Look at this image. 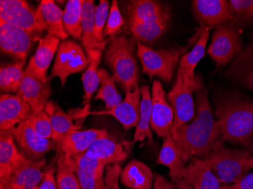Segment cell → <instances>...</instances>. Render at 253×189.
<instances>
[{
  "mask_svg": "<svg viewBox=\"0 0 253 189\" xmlns=\"http://www.w3.org/2000/svg\"><path fill=\"white\" fill-rule=\"evenodd\" d=\"M234 18L233 22L242 30L253 27V0H231Z\"/></svg>",
  "mask_w": 253,
  "mask_h": 189,
  "instance_id": "obj_38",
  "label": "cell"
},
{
  "mask_svg": "<svg viewBox=\"0 0 253 189\" xmlns=\"http://www.w3.org/2000/svg\"><path fill=\"white\" fill-rule=\"evenodd\" d=\"M203 87L202 79L197 75H195L193 77L185 78L180 74H177L174 86L166 96L174 111L173 130L187 124L194 117L193 92Z\"/></svg>",
  "mask_w": 253,
  "mask_h": 189,
  "instance_id": "obj_6",
  "label": "cell"
},
{
  "mask_svg": "<svg viewBox=\"0 0 253 189\" xmlns=\"http://www.w3.org/2000/svg\"><path fill=\"white\" fill-rule=\"evenodd\" d=\"M137 41L126 34H118L110 38L105 49V62L110 68L115 82L125 92L138 87L140 72L136 58Z\"/></svg>",
  "mask_w": 253,
  "mask_h": 189,
  "instance_id": "obj_3",
  "label": "cell"
},
{
  "mask_svg": "<svg viewBox=\"0 0 253 189\" xmlns=\"http://www.w3.org/2000/svg\"><path fill=\"white\" fill-rule=\"evenodd\" d=\"M156 163L164 165L169 169V176L173 183H177L179 181L182 170L185 167V163L182 160L171 134L163 139V146Z\"/></svg>",
  "mask_w": 253,
  "mask_h": 189,
  "instance_id": "obj_28",
  "label": "cell"
},
{
  "mask_svg": "<svg viewBox=\"0 0 253 189\" xmlns=\"http://www.w3.org/2000/svg\"><path fill=\"white\" fill-rule=\"evenodd\" d=\"M141 89L136 87L132 92H126L125 99L110 110L99 112H86V114H108L114 116L123 126L125 131L138 125L140 120V107L141 102Z\"/></svg>",
  "mask_w": 253,
  "mask_h": 189,
  "instance_id": "obj_19",
  "label": "cell"
},
{
  "mask_svg": "<svg viewBox=\"0 0 253 189\" xmlns=\"http://www.w3.org/2000/svg\"><path fill=\"white\" fill-rule=\"evenodd\" d=\"M32 111L28 103L18 95L1 93L0 96V129L10 131L28 120Z\"/></svg>",
  "mask_w": 253,
  "mask_h": 189,
  "instance_id": "obj_17",
  "label": "cell"
},
{
  "mask_svg": "<svg viewBox=\"0 0 253 189\" xmlns=\"http://www.w3.org/2000/svg\"><path fill=\"white\" fill-rule=\"evenodd\" d=\"M42 17L48 27L47 34L59 38L61 40L68 39L63 23V11L53 0H42L39 5Z\"/></svg>",
  "mask_w": 253,
  "mask_h": 189,
  "instance_id": "obj_31",
  "label": "cell"
},
{
  "mask_svg": "<svg viewBox=\"0 0 253 189\" xmlns=\"http://www.w3.org/2000/svg\"><path fill=\"white\" fill-rule=\"evenodd\" d=\"M86 153L99 159L107 166L124 161L128 156V147L109 135L107 137L96 141Z\"/></svg>",
  "mask_w": 253,
  "mask_h": 189,
  "instance_id": "obj_24",
  "label": "cell"
},
{
  "mask_svg": "<svg viewBox=\"0 0 253 189\" xmlns=\"http://www.w3.org/2000/svg\"><path fill=\"white\" fill-rule=\"evenodd\" d=\"M138 58L140 59L143 72L150 77L160 78L166 82L173 79L177 65L180 63L182 48L153 49L141 42H137Z\"/></svg>",
  "mask_w": 253,
  "mask_h": 189,
  "instance_id": "obj_5",
  "label": "cell"
},
{
  "mask_svg": "<svg viewBox=\"0 0 253 189\" xmlns=\"http://www.w3.org/2000/svg\"><path fill=\"white\" fill-rule=\"evenodd\" d=\"M154 174L145 163L133 159L125 166L120 176L123 186L131 189H152Z\"/></svg>",
  "mask_w": 253,
  "mask_h": 189,
  "instance_id": "obj_26",
  "label": "cell"
},
{
  "mask_svg": "<svg viewBox=\"0 0 253 189\" xmlns=\"http://www.w3.org/2000/svg\"><path fill=\"white\" fill-rule=\"evenodd\" d=\"M18 149L13 134L1 132L0 136V188L5 186L17 169L28 161Z\"/></svg>",
  "mask_w": 253,
  "mask_h": 189,
  "instance_id": "obj_18",
  "label": "cell"
},
{
  "mask_svg": "<svg viewBox=\"0 0 253 189\" xmlns=\"http://www.w3.org/2000/svg\"><path fill=\"white\" fill-rule=\"evenodd\" d=\"M75 166L86 171L103 176L106 165L96 157L89 155L88 153H81L70 158Z\"/></svg>",
  "mask_w": 253,
  "mask_h": 189,
  "instance_id": "obj_42",
  "label": "cell"
},
{
  "mask_svg": "<svg viewBox=\"0 0 253 189\" xmlns=\"http://www.w3.org/2000/svg\"><path fill=\"white\" fill-rule=\"evenodd\" d=\"M216 123L221 143L244 147L253 153V99L234 89L214 98Z\"/></svg>",
  "mask_w": 253,
  "mask_h": 189,
  "instance_id": "obj_1",
  "label": "cell"
},
{
  "mask_svg": "<svg viewBox=\"0 0 253 189\" xmlns=\"http://www.w3.org/2000/svg\"><path fill=\"white\" fill-rule=\"evenodd\" d=\"M109 135V132L104 129L78 130L67 136L58 149V151L62 152L66 158H72L85 153L96 141L107 137Z\"/></svg>",
  "mask_w": 253,
  "mask_h": 189,
  "instance_id": "obj_22",
  "label": "cell"
},
{
  "mask_svg": "<svg viewBox=\"0 0 253 189\" xmlns=\"http://www.w3.org/2000/svg\"><path fill=\"white\" fill-rule=\"evenodd\" d=\"M242 30L235 23H228L215 29L209 46L208 52L217 65V69L231 63L234 58L244 49Z\"/></svg>",
  "mask_w": 253,
  "mask_h": 189,
  "instance_id": "obj_7",
  "label": "cell"
},
{
  "mask_svg": "<svg viewBox=\"0 0 253 189\" xmlns=\"http://www.w3.org/2000/svg\"><path fill=\"white\" fill-rule=\"evenodd\" d=\"M25 65L20 61L2 64L0 68V89L2 93H18L21 81L25 76Z\"/></svg>",
  "mask_w": 253,
  "mask_h": 189,
  "instance_id": "obj_34",
  "label": "cell"
},
{
  "mask_svg": "<svg viewBox=\"0 0 253 189\" xmlns=\"http://www.w3.org/2000/svg\"><path fill=\"white\" fill-rule=\"evenodd\" d=\"M96 5L93 0H84L82 6V45L86 55L93 49L104 51L110 38L103 43H98L94 38Z\"/></svg>",
  "mask_w": 253,
  "mask_h": 189,
  "instance_id": "obj_27",
  "label": "cell"
},
{
  "mask_svg": "<svg viewBox=\"0 0 253 189\" xmlns=\"http://www.w3.org/2000/svg\"><path fill=\"white\" fill-rule=\"evenodd\" d=\"M196 92L197 117L192 123L171 133L182 160L185 163L195 158H207L213 148L221 143L209 101L208 90L203 86Z\"/></svg>",
  "mask_w": 253,
  "mask_h": 189,
  "instance_id": "obj_2",
  "label": "cell"
},
{
  "mask_svg": "<svg viewBox=\"0 0 253 189\" xmlns=\"http://www.w3.org/2000/svg\"><path fill=\"white\" fill-rule=\"evenodd\" d=\"M67 159L69 160L72 169L76 173L82 189H109L105 183L103 176L79 168L75 166L70 158Z\"/></svg>",
  "mask_w": 253,
  "mask_h": 189,
  "instance_id": "obj_39",
  "label": "cell"
},
{
  "mask_svg": "<svg viewBox=\"0 0 253 189\" xmlns=\"http://www.w3.org/2000/svg\"><path fill=\"white\" fill-rule=\"evenodd\" d=\"M37 189H57L56 179L54 176V170L48 169Z\"/></svg>",
  "mask_w": 253,
  "mask_h": 189,
  "instance_id": "obj_46",
  "label": "cell"
},
{
  "mask_svg": "<svg viewBox=\"0 0 253 189\" xmlns=\"http://www.w3.org/2000/svg\"><path fill=\"white\" fill-rule=\"evenodd\" d=\"M151 129L159 136L166 138L171 134L174 126V111L168 102L160 81L155 79L152 86Z\"/></svg>",
  "mask_w": 253,
  "mask_h": 189,
  "instance_id": "obj_13",
  "label": "cell"
},
{
  "mask_svg": "<svg viewBox=\"0 0 253 189\" xmlns=\"http://www.w3.org/2000/svg\"><path fill=\"white\" fill-rule=\"evenodd\" d=\"M0 20L30 32L43 34L48 31L39 6L34 8L25 0H1Z\"/></svg>",
  "mask_w": 253,
  "mask_h": 189,
  "instance_id": "obj_8",
  "label": "cell"
},
{
  "mask_svg": "<svg viewBox=\"0 0 253 189\" xmlns=\"http://www.w3.org/2000/svg\"><path fill=\"white\" fill-rule=\"evenodd\" d=\"M59 152L57 159V189H82L78 176L71 166L69 160Z\"/></svg>",
  "mask_w": 253,
  "mask_h": 189,
  "instance_id": "obj_37",
  "label": "cell"
},
{
  "mask_svg": "<svg viewBox=\"0 0 253 189\" xmlns=\"http://www.w3.org/2000/svg\"><path fill=\"white\" fill-rule=\"evenodd\" d=\"M88 65L89 59L83 47L75 39H67L59 44L49 78H59L63 87L68 76L83 72Z\"/></svg>",
  "mask_w": 253,
  "mask_h": 189,
  "instance_id": "obj_9",
  "label": "cell"
},
{
  "mask_svg": "<svg viewBox=\"0 0 253 189\" xmlns=\"http://www.w3.org/2000/svg\"><path fill=\"white\" fill-rule=\"evenodd\" d=\"M84 0H69L63 11V23L65 31L75 40H81L82 37V6Z\"/></svg>",
  "mask_w": 253,
  "mask_h": 189,
  "instance_id": "obj_35",
  "label": "cell"
},
{
  "mask_svg": "<svg viewBox=\"0 0 253 189\" xmlns=\"http://www.w3.org/2000/svg\"><path fill=\"white\" fill-rule=\"evenodd\" d=\"M45 111L50 118L52 127V139L56 143L58 149L68 135L78 131L81 127L74 123L72 115L65 113L62 108L53 101H49Z\"/></svg>",
  "mask_w": 253,
  "mask_h": 189,
  "instance_id": "obj_25",
  "label": "cell"
},
{
  "mask_svg": "<svg viewBox=\"0 0 253 189\" xmlns=\"http://www.w3.org/2000/svg\"><path fill=\"white\" fill-rule=\"evenodd\" d=\"M207 158L211 170L221 185L237 183L253 168V153L247 149H228L219 143Z\"/></svg>",
  "mask_w": 253,
  "mask_h": 189,
  "instance_id": "obj_4",
  "label": "cell"
},
{
  "mask_svg": "<svg viewBox=\"0 0 253 189\" xmlns=\"http://www.w3.org/2000/svg\"><path fill=\"white\" fill-rule=\"evenodd\" d=\"M110 7V2L108 0H100L99 5H96L95 13L94 38L98 43H103L109 39H105L103 32L106 28Z\"/></svg>",
  "mask_w": 253,
  "mask_h": 189,
  "instance_id": "obj_40",
  "label": "cell"
},
{
  "mask_svg": "<svg viewBox=\"0 0 253 189\" xmlns=\"http://www.w3.org/2000/svg\"><path fill=\"white\" fill-rule=\"evenodd\" d=\"M105 183L109 189H119V180L122 169L119 163L107 165L106 167Z\"/></svg>",
  "mask_w": 253,
  "mask_h": 189,
  "instance_id": "obj_44",
  "label": "cell"
},
{
  "mask_svg": "<svg viewBox=\"0 0 253 189\" xmlns=\"http://www.w3.org/2000/svg\"><path fill=\"white\" fill-rule=\"evenodd\" d=\"M45 165L44 158L38 161L28 160L12 173L6 184L0 189H37L45 175L42 168Z\"/></svg>",
  "mask_w": 253,
  "mask_h": 189,
  "instance_id": "obj_21",
  "label": "cell"
},
{
  "mask_svg": "<svg viewBox=\"0 0 253 189\" xmlns=\"http://www.w3.org/2000/svg\"><path fill=\"white\" fill-rule=\"evenodd\" d=\"M125 24V20L121 13L119 2L117 0H113L111 5L106 28L103 32L104 38H113L118 35V33L121 31Z\"/></svg>",
  "mask_w": 253,
  "mask_h": 189,
  "instance_id": "obj_41",
  "label": "cell"
},
{
  "mask_svg": "<svg viewBox=\"0 0 253 189\" xmlns=\"http://www.w3.org/2000/svg\"><path fill=\"white\" fill-rule=\"evenodd\" d=\"M223 76L239 86L253 91V32L242 51L229 64Z\"/></svg>",
  "mask_w": 253,
  "mask_h": 189,
  "instance_id": "obj_15",
  "label": "cell"
},
{
  "mask_svg": "<svg viewBox=\"0 0 253 189\" xmlns=\"http://www.w3.org/2000/svg\"><path fill=\"white\" fill-rule=\"evenodd\" d=\"M20 151L28 160L38 161L44 158L45 153L58 148L52 139L40 136L28 120L11 130Z\"/></svg>",
  "mask_w": 253,
  "mask_h": 189,
  "instance_id": "obj_12",
  "label": "cell"
},
{
  "mask_svg": "<svg viewBox=\"0 0 253 189\" xmlns=\"http://www.w3.org/2000/svg\"><path fill=\"white\" fill-rule=\"evenodd\" d=\"M42 34L30 32L0 20V49L2 53L26 64L34 42H39Z\"/></svg>",
  "mask_w": 253,
  "mask_h": 189,
  "instance_id": "obj_10",
  "label": "cell"
},
{
  "mask_svg": "<svg viewBox=\"0 0 253 189\" xmlns=\"http://www.w3.org/2000/svg\"><path fill=\"white\" fill-rule=\"evenodd\" d=\"M141 89V102L140 107V120L136 126L133 136V143L143 142L148 139L149 144L153 142L151 130L152 95L147 85H143Z\"/></svg>",
  "mask_w": 253,
  "mask_h": 189,
  "instance_id": "obj_29",
  "label": "cell"
},
{
  "mask_svg": "<svg viewBox=\"0 0 253 189\" xmlns=\"http://www.w3.org/2000/svg\"><path fill=\"white\" fill-rule=\"evenodd\" d=\"M170 18V8L159 1L136 0L128 5V22L146 23Z\"/></svg>",
  "mask_w": 253,
  "mask_h": 189,
  "instance_id": "obj_23",
  "label": "cell"
},
{
  "mask_svg": "<svg viewBox=\"0 0 253 189\" xmlns=\"http://www.w3.org/2000/svg\"><path fill=\"white\" fill-rule=\"evenodd\" d=\"M100 87L94 96V99L103 101L106 105V110H110L122 102V97L118 91L116 82L105 68H99Z\"/></svg>",
  "mask_w": 253,
  "mask_h": 189,
  "instance_id": "obj_36",
  "label": "cell"
},
{
  "mask_svg": "<svg viewBox=\"0 0 253 189\" xmlns=\"http://www.w3.org/2000/svg\"><path fill=\"white\" fill-rule=\"evenodd\" d=\"M102 52L103 51L100 49H95L87 55L89 65L85 70L82 77L84 92L83 105H88L100 84L98 70L102 58Z\"/></svg>",
  "mask_w": 253,
  "mask_h": 189,
  "instance_id": "obj_32",
  "label": "cell"
},
{
  "mask_svg": "<svg viewBox=\"0 0 253 189\" xmlns=\"http://www.w3.org/2000/svg\"><path fill=\"white\" fill-rule=\"evenodd\" d=\"M170 18L158 20L151 22H128L132 37L137 42L150 44L157 41L167 30Z\"/></svg>",
  "mask_w": 253,
  "mask_h": 189,
  "instance_id": "obj_30",
  "label": "cell"
},
{
  "mask_svg": "<svg viewBox=\"0 0 253 189\" xmlns=\"http://www.w3.org/2000/svg\"><path fill=\"white\" fill-rule=\"evenodd\" d=\"M175 184L177 185V189H194L192 185L187 183L185 180H180Z\"/></svg>",
  "mask_w": 253,
  "mask_h": 189,
  "instance_id": "obj_48",
  "label": "cell"
},
{
  "mask_svg": "<svg viewBox=\"0 0 253 189\" xmlns=\"http://www.w3.org/2000/svg\"><path fill=\"white\" fill-rule=\"evenodd\" d=\"M17 95L30 105L32 113H41L45 111L49 98L52 95L51 79L43 82L25 73Z\"/></svg>",
  "mask_w": 253,
  "mask_h": 189,
  "instance_id": "obj_16",
  "label": "cell"
},
{
  "mask_svg": "<svg viewBox=\"0 0 253 189\" xmlns=\"http://www.w3.org/2000/svg\"><path fill=\"white\" fill-rule=\"evenodd\" d=\"M210 29H205L197 40L193 49L180 58L177 73L183 77L191 78L195 76L194 70L206 54V46L210 38Z\"/></svg>",
  "mask_w": 253,
  "mask_h": 189,
  "instance_id": "obj_33",
  "label": "cell"
},
{
  "mask_svg": "<svg viewBox=\"0 0 253 189\" xmlns=\"http://www.w3.org/2000/svg\"><path fill=\"white\" fill-rule=\"evenodd\" d=\"M28 120L40 136L45 139H52V124L49 114L45 111L41 113H32Z\"/></svg>",
  "mask_w": 253,
  "mask_h": 189,
  "instance_id": "obj_43",
  "label": "cell"
},
{
  "mask_svg": "<svg viewBox=\"0 0 253 189\" xmlns=\"http://www.w3.org/2000/svg\"><path fill=\"white\" fill-rule=\"evenodd\" d=\"M154 189H177V185L156 173L154 174Z\"/></svg>",
  "mask_w": 253,
  "mask_h": 189,
  "instance_id": "obj_47",
  "label": "cell"
},
{
  "mask_svg": "<svg viewBox=\"0 0 253 189\" xmlns=\"http://www.w3.org/2000/svg\"><path fill=\"white\" fill-rule=\"evenodd\" d=\"M61 39L50 34H46L38 42L35 53L29 59L25 73L32 75L43 82L49 79L48 69L58 50Z\"/></svg>",
  "mask_w": 253,
  "mask_h": 189,
  "instance_id": "obj_14",
  "label": "cell"
},
{
  "mask_svg": "<svg viewBox=\"0 0 253 189\" xmlns=\"http://www.w3.org/2000/svg\"><path fill=\"white\" fill-rule=\"evenodd\" d=\"M181 180L191 184L194 189H219L221 185L211 170L209 158L192 160L182 170L179 181Z\"/></svg>",
  "mask_w": 253,
  "mask_h": 189,
  "instance_id": "obj_20",
  "label": "cell"
},
{
  "mask_svg": "<svg viewBox=\"0 0 253 189\" xmlns=\"http://www.w3.org/2000/svg\"><path fill=\"white\" fill-rule=\"evenodd\" d=\"M219 189H253V172L246 175L237 183L231 185H221Z\"/></svg>",
  "mask_w": 253,
  "mask_h": 189,
  "instance_id": "obj_45",
  "label": "cell"
},
{
  "mask_svg": "<svg viewBox=\"0 0 253 189\" xmlns=\"http://www.w3.org/2000/svg\"><path fill=\"white\" fill-rule=\"evenodd\" d=\"M192 10L201 26L192 41L198 40L205 29H217L234 18V10L227 0H194L192 2Z\"/></svg>",
  "mask_w": 253,
  "mask_h": 189,
  "instance_id": "obj_11",
  "label": "cell"
}]
</instances>
